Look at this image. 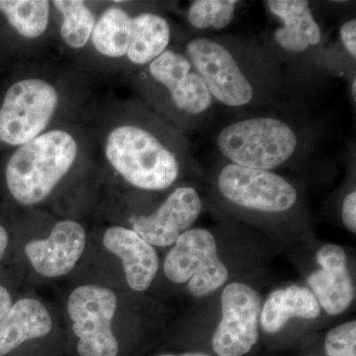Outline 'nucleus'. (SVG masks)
<instances>
[{
	"instance_id": "6ab92c4d",
	"label": "nucleus",
	"mask_w": 356,
	"mask_h": 356,
	"mask_svg": "<svg viewBox=\"0 0 356 356\" xmlns=\"http://www.w3.org/2000/svg\"><path fill=\"white\" fill-rule=\"evenodd\" d=\"M133 18L120 7L104 11L95 23L91 39L98 53L108 58L127 55Z\"/></svg>"
},
{
	"instance_id": "39448f33",
	"label": "nucleus",
	"mask_w": 356,
	"mask_h": 356,
	"mask_svg": "<svg viewBox=\"0 0 356 356\" xmlns=\"http://www.w3.org/2000/svg\"><path fill=\"white\" fill-rule=\"evenodd\" d=\"M165 275L175 283L188 282L193 296L216 291L228 280L229 271L218 255L216 240L205 229H189L166 255Z\"/></svg>"
},
{
	"instance_id": "7ed1b4c3",
	"label": "nucleus",
	"mask_w": 356,
	"mask_h": 356,
	"mask_svg": "<svg viewBox=\"0 0 356 356\" xmlns=\"http://www.w3.org/2000/svg\"><path fill=\"white\" fill-rule=\"evenodd\" d=\"M218 149L234 165L269 170L291 158L297 149L296 134L285 122L257 117L236 122L218 136Z\"/></svg>"
},
{
	"instance_id": "4be33fe9",
	"label": "nucleus",
	"mask_w": 356,
	"mask_h": 356,
	"mask_svg": "<svg viewBox=\"0 0 356 356\" xmlns=\"http://www.w3.org/2000/svg\"><path fill=\"white\" fill-rule=\"evenodd\" d=\"M236 4V0H197L189 8V22L197 29H224L235 17Z\"/></svg>"
},
{
	"instance_id": "4468645a",
	"label": "nucleus",
	"mask_w": 356,
	"mask_h": 356,
	"mask_svg": "<svg viewBox=\"0 0 356 356\" xmlns=\"http://www.w3.org/2000/svg\"><path fill=\"white\" fill-rule=\"evenodd\" d=\"M103 245L120 257L129 286L139 292L151 286L159 267L158 254L153 245L134 229L123 227L107 229L103 235Z\"/></svg>"
},
{
	"instance_id": "f257e3e1",
	"label": "nucleus",
	"mask_w": 356,
	"mask_h": 356,
	"mask_svg": "<svg viewBox=\"0 0 356 356\" xmlns=\"http://www.w3.org/2000/svg\"><path fill=\"white\" fill-rule=\"evenodd\" d=\"M77 156L70 133L53 130L21 145L7 161L6 180L13 197L23 205L43 201L67 175Z\"/></svg>"
},
{
	"instance_id": "9d476101",
	"label": "nucleus",
	"mask_w": 356,
	"mask_h": 356,
	"mask_svg": "<svg viewBox=\"0 0 356 356\" xmlns=\"http://www.w3.org/2000/svg\"><path fill=\"white\" fill-rule=\"evenodd\" d=\"M202 211V201L195 189L179 187L149 216H140L134 231L149 245L168 247L188 231Z\"/></svg>"
},
{
	"instance_id": "ddd939ff",
	"label": "nucleus",
	"mask_w": 356,
	"mask_h": 356,
	"mask_svg": "<svg viewBox=\"0 0 356 356\" xmlns=\"http://www.w3.org/2000/svg\"><path fill=\"white\" fill-rule=\"evenodd\" d=\"M317 261L320 269L309 276V286L329 315H339L355 298L346 252L339 245H325L318 250Z\"/></svg>"
},
{
	"instance_id": "393cba45",
	"label": "nucleus",
	"mask_w": 356,
	"mask_h": 356,
	"mask_svg": "<svg viewBox=\"0 0 356 356\" xmlns=\"http://www.w3.org/2000/svg\"><path fill=\"white\" fill-rule=\"evenodd\" d=\"M341 38L351 57H356V20H348L341 28Z\"/></svg>"
},
{
	"instance_id": "1a4fd4ad",
	"label": "nucleus",
	"mask_w": 356,
	"mask_h": 356,
	"mask_svg": "<svg viewBox=\"0 0 356 356\" xmlns=\"http://www.w3.org/2000/svg\"><path fill=\"white\" fill-rule=\"evenodd\" d=\"M192 67L202 77L211 95L227 106L247 105L254 89L228 49L213 40L197 38L186 46Z\"/></svg>"
},
{
	"instance_id": "f3484780",
	"label": "nucleus",
	"mask_w": 356,
	"mask_h": 356,
	"mask_svg": "<svg viewBox=\"0 0 356 356\" xmlns=\"http://www.w3.org/2000/svg\"><path fill=\"white\" fill-rule=\"evenodd\" d=\"M320 315V304L308 288L291 285L271 293L262 306L261 324L268 334H275L292 318L313 320Z\"/></svg>"
},
{
	"instance_id": "dca6fc26",
	"label": "nucleus",
	"mask_w": 356,
	"mask_h": 356,
	"mask_svg": "<svg viewBox=\"0 0 356 356\" xmlns=\"http://www.w3.org/2000/svg\"><path fill=\"white\" fill-rule=\"evenodd\" d=\"M51 330L50 313L41 302L19 300L0 322V356L11 353L26 341L47 336Z\"/></svg>"
},
{
	"instance_id": "412c9836",
	"label": "nucleus",
	"mask_w": 356,
	"mask_h": 356,
	"mask_svg": "<svg viewBox=\"0 0 356 356\" xmlns=\"http://www.w3.org/2000/svg\"><path fill=\"white\" fill-rule=\"evenodd\" d=\"M53 4L63 15L60 35L65 43L70 48H83L95 29V14L81 0H55Z\"/></svg>"
},
{
	"instance_id": "5701e85b",
	"label": "nucleus",
	"mask_w": 356,
	"mask_h": 356,
	"mask_svg": "<svg viewBox=\"0 0 356 356\" xmlns=\"http://www.w3.org/2000/svg\"><path fill=\"white\" fill-rule=\"evenodd\" d=\"M325 353L329 356H356V322L337 325L327 334Z\"/></svg>"
},
{
	"instance_id": "cd10ccee",
	"label": "nucleus",
	"mask_w": 356,
	"mask_h": 356,
	"mask_svg": "<svg viewBox=\"0 0 356 356\" xmlns=\"http://www.w3.org/2000/svg\"><path fill=\"white\" fill-rule=\"evenodd\" d=\"M159 356H210L208 355H205V353H184V355H163Z\"/></svg>"
},
{
	"instance_id": "b1692460",
	"label": "nucleus",
	"mask_w": 356,
	"mask_h": 356,
	"mask_svg": "<svg viewBox=\"0 0 356 356\" xmlns=\"http://www.w3.org/2000/svg\"><path fill=\"white\" fill-rule=\"evenodd\" d=\"M343 220L351 233H356V192H350L343 203Z\"/></svg>"
},
{
	"instance_id": "6e6552de",
	"label": "nucleus",
	"mask_w": 356,
	"mask_h": 356,
	"mask_svg": "<svg viewBox=\"0 0 356 356\" xmlns=\"http://www.w3.org/2000/svg\"><path fill=\"white\" fill-rule=\"evenodd\" d=\"M218 187L229 202L261 212H285L297 200L296 189L276 173L234 163L222 168Z\"/></svg>"
},
{
	"instance_id": "2eb2a0df",
	"label": "nucleus",
	"mask_w": 356,
	"mask_h": 356,
	"mask_svg": "<svg viewBox=\"0 0 356 356\" xmlns=\"http://www.w3.org/2000/svg\"><path fill=\"white\" fill-rule=\"evenodd\" d=\"M269 10L283 22L274 40L284 50L300 53L320 43L322 34L309 2L305 0H268Z\"/></svg>"
},
{
	"instance_id": "423d86ee",
	"label": "nucleus",
	"mask_w": 356,
	"mask_h": 356,
	"mask_svg": "<svg viewBox=\"0 0 356 356\" xmlns=\"http://www.w3.org/2000/svg\"><path fill=\"white\" fill-rule=\"evenodd\" d=\"M117 308L115 293L108 288L83 285L74 289L67 301L72 330L79 337L81 356H117L119 343L112 332Z\"/></svg>"
},
{
	"instance_id": "f8f14e48",
	"label": "nucleus",
	"mask_w": 356,
	"mask_h": 356,
	"mask_svg": "<svg viewBox=\"0 0 356 356\" xmlns=\"http://www.w3.org/2000/svg\"><path fill=\"white\" fill-rule=\"evenodd\" d=\"M86 232L70 220L58 222L46 240L31 241L25 247L35 270L44 277H60L74 268L86 248Z\"/></svg>"
},
{
	"instance_id": "9b49d317",
	"label": "nucleus",
	"mask_w": 356,
	"mask_h": 356,
	"mask_svg": "<svg viewBox=\"0 0 356 356\" xmlns=\"http://www.w3.org/2000/svg\"><path fill=\"white\" fill-rule=\"evenodd\" d=\"M149 74L170 91L175 106L185 113H204L212 105L209 89L197 72H192L188 58L165 51L149 64Z\"/></svg>"
},
{
	"instance_id": "aec40b11",
	"label": "nucleus",
	"mask_w": 356,
	"mask_h": 356,
	"mask_svg": "<svg viewBox=\"0 0 356 356\" xmlns=\"http://www.w3.org/2000/svg\"><path fill=\"white\" fill-rule=\"evenodd\" d=\"M0 13L18 34L34 39L48 28L50 2L47 0H0Z\"/></svg>"
},
{
	"instance_id": "a211bd4d",
	"label": "nucleus",
	"mask_w": 356,
	"mask_h": 356,
	"mask_svg": "<svg viewBox=\"0 0 356 356\" xmlns=\"http://www.w3.org/2000/svg\"><path fill=\"white\" fill-rule=\"evenodd\" d=\"M170 41L168 21L158 14L142 13L133 18L126 56L133 64H149L165 53Z\"/></svg>"
},
{
	"instance_id": "c85d7f7f",
	"label": "nucleus",
	"mask_w": 356,
	"mask_h": 356,
	"mask_svg": "<svg viewBox=\"0 0 356 356\" xmlns=\"http://www.w3.org/2000/svg\"><path fill=\"white\" fill-rule=\"evenodd\" d=\"M353 97H355H355H356V88H355L356 81H355V79H353Z\"/></svg>"
},
{
	"instance_id": "a878e982",
	"label": "nucleus",
	"mask_w": 356,
	"mask_h": 356,
	"mask_svg": "<svg viewBox=\"0 0 356 356\" xmlns=\"http://www.w3.org/2000/svg\"><path fill=\"white\" fill-rule=\"evenodd\" d=\"M13 307V299L6 288L0 285V322Z\"/></svg>"
},
{
	"instance_id": "bb28decb",
	"label": "nucleus",
	"mask_w": 356,
	"mask_h": 356,
	"mask_svg": "<svg viewBox=\"0 0 356 356\" xmlns=\"http://www.w3.org/2000/svg\"><path fill=\"white\" fill-rule=\"evenodd\" d=\"M7 245H8V234H7L4 227L0 225V261H1L2 257H3Z\"/></svg>"
},
{
	"instance_id": "0eeeda50",
	"label": "nucleus",
	"mask_w": 356,
	"mask_h": 356,
	"mask_svg": "<svg viewBox=\"0 0 356 356\" xmlns=\"http://www.w3.org/2000/svg\"><path fill=\"white\" fill-rule=\"evenodd\" d=\"M222 318L212 339L219 356H243L259 341L261 298L243 283L227 285L221 297Z\"/></svg>"
},
{
	"instance_id": "f03ea898",
	"label": "nucleus",
	"mask_w": 356,
	"mask_h": 356,
	"mask_svg": "<svg viewBox=\"0 0 356 356\" xmlns=\"http://www.w3.org/2000/svg\"><path fill=\"white\" fill-rule=\"evenodd\" d=\"M107 159L126 181L145 191H163L177 179L175 154L144 129L123 125L110 132Z\"/></svg>"
},
{
	"instance_id": "20e7f679",
	"label": "nucleus",
	"mask_w": 356,
	"mask_h": 356,
	"mask_svg": "<svg viewBox=\"0 0 356 356\" xmlns=\"http://www.w3.org/2000/svg\"><path fill=\"white\" fill-rule=\"evenodd\" d=\"M58 104L48 81L27 79L9 86L0 104V143L19 147L43 134Z\"/></svg>"
}]
</instances>
